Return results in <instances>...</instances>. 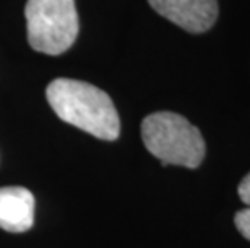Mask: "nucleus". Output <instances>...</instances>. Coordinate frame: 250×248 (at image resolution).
<instances>
[{
  "mask_svg": "<svg viewBox=\"0 0 250 248\" xmlns=\"http://www.w3.org/2000/svg\"><path fill=\"white\" fill-rule=\"evenodd\" d=\"M47 100L65 123L102 140L120 137V116L107 92L78 79L58 77L47 86Z\"/></svg>",
  "mask_w": 250,
  "mask_h": 248,
  "instance_id": "obj_1",
  "label": "nucleus"
},
{
  "mask_svg": "<svg viewBox=\"0 0 250 248\" xmlns=\"http://www.w3.org/2000/svg\"><path fill=\"white\" fill-rule=\"evenodd\" d=\"M141 134L146 149L162 161L163 166H200L205 158V140L200 131L184 116L158 112L144 118Z\"/></svg>",
  "mask_w": 250,
  "mask_h": 248,
  "instance_id": "obj_2",
  "label": "nucleus"
},
{
  "mask_svg": "<svg viewBox=\"0 0 250 248\" xmlns=\"http://www.w3.org/2000/svg\"><path fill=\"white\" fill-rule=\"evenodd\" d=\"M28 40L36 52L60 55L74 44L79 21L74 0H28Z\"/></svg>",
  "mask_w": 250,
  "mask_h": 248,
  "instance_id": "obj_3",
  "label": "nucleus"
},
{
  "mask_svg": "<svg viewBox=\"0 0 250 248\" xmlns=\"http://www.w3.org/2000/svg\"><path fill=\"white\" fill-rule=\"evenodd\" d=\"M150 7L189 33L208 31L218 18L216 0H148Z\"/></svg>",
  "mask_w": 250,
  "mask_h": 248,
  "instance_id": "obj_4",
  "label": "nucleus"
},
{
  "mask_svg": "<svg viewBox=\"0 0 250 248\" xmlns=\"http://www.w3.org/2000/svg\"><path fill=\"white\" fill-rule=\"evenodd\" d=\"M36 200L24 187H0V229L21 234L34 224Z\"/></svg>",
  "mask_w": 250,
  "mask_h": 248,
  "instance_id": "obj_5",
  "label": "nucleus"
},
{
  "mask_svg": "<svg viewBox=\"0 0 250 248\" xmlns=\"http://www.w3.org/2000/svg\"><path fill=\"white\" fill-rule=\"evenodd\" d=\"M234 224H236L237 230L241 232L244 239L250 240V208L237 211L234 214Z\"/></svg>",
  "mask_w": 250,
  "mask_h": 248,
  "instance_id": "obj_6",
  "label": "nucleus"
},
{
  "mask_svg": "<svg viewBox=\"0 0 250 248\" xmlns=\"http://www.w3.org/2000/svg\"><path fill=\"white\" fill-rule=\"evenodd\" d=\"M237 193H239V197H241L242 202L250 207V172L242 179L241 184H239Z\"/></svg>",
  "mask_w": 250,
  "mask_h": 248,
  "instance_id": "obj_7",
  "label": "nucleus"
}]
</instances>
